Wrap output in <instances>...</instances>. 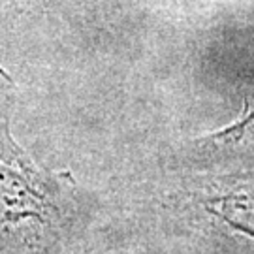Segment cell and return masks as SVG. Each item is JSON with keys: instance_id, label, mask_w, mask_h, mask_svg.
Here are the masks:
<instances>
[{"instance_id": "obj_2", "label": "cell", "mask_w": 254, "mask_h": 254, "mask_svg": "<svg viewBox=\"0 0 254 254\" xmlns=\"http://www.w3.org/2000/svg\"><path fill=\"white\" fill-rule=\"evenodd\" d=\"M245 137H254V92L245 100V108L241 117L234 125L224 128L213 136V141H224V143H237Z\"/></svg>"}, {"instance_id": "obj_3", "label": "cell", "mask_w": 254, "mask_h": 254, "mask_svg": "<svg viewBox=\"0 0 254 254\" xmlns=\"http://www.w3.org/2000/svg\"><path fill=\"white\" fill-rule=\"evenodd\" d=\"M9 89H13V81L9 79V75L4 70H0V102H2V98L6 96V92Z\"/></svg>"}, {"instance_id": "obj_1", "label": "cell", "mask_w": 254, "mask_h": 254, "mask_svg": "<svg viewBox=\"0 0 254 254\" xmlns=\"http://www.w3.org/2000/svg\"><path fill=\"white\" fill-rule=\"evenodd\" d=\"M205 209L232 230L254 237V183L211 198Z\"/></svg>"}]
</instances>
